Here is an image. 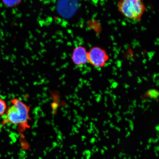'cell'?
I'll return each mask as SVG.
<instances>
[{
	"label": "cell",
	"mask_w": 159,
	"mask_h": 159,
	"mask_svg": "<svg viewBox=\"0 0 159 159\" xmlns=\"http://www.w3.org/2000/svg\"><path fill=\"white\" fill-rule=\"evenodd\" d=\"M11 102V105L7 108L1 124L2 126L7 124L15 125L21 134L30 127V107L18 98L13 99Z\"/></svg>",
	"instance_id": "6da1fadb"
},
{
	"label": "cell",
	"mask_w": 159,
	"mask_h": 159,
	"mask_svg": "<svg viewBox=\"0 0 159 159\" xmlns=\"http://www.w3.org/2000/svg\"><path fill=\"white\" fill-rule=\"evenodd\" d=\"M118 7L124 17L134 21L140 20L146 10L145 4L140 0H122L118 2Z\"/></svg>",
	"instance_id": "7a4b0ae2"
},
{
	"label": "cell",
	"mask_w": 159,
	"mask_h": 159,
	"mask_svg": "<svg viewBox=\"0 0 159 159\" xmlns=\"http://www.w3.org/2000/svg\"><path fill=\"white\" fill-rule=\"evenodd\" d=\"M87 57L88 62L97 68L104 67L109 59L105 50L99 47H91L87 52Z\"/></svg>",
	"instance_id": "3957f363"
},
{
	"label": "cell",
	"mask_w": 159,
	"mask_h": 159,
	"mask_svg": "<svg viewBox=\"0 0 159 159\" xmlns=\"http://www.w3.org/2000/svg\"><path fill=\"white\" fill-rule=\"evenodd\" d=\"M87 52L84 47L79 46L73 50L72 55L73 62L78 66H82L88 63Z\"/></svg>",
	"instance_id": "277c9868"
},
{
	"label": "cell",
	"mask_w": 159,
	"mask_h": 159,
	"mask_svg": "<svg viewBox=\"0 0 159 159\" xmlns=\"http://www.w3.org/2000/svg\"><path fill=\"white\" fill-rule=\"evenodd\" d=\"M7 108V104L5 101L0 98V116L5 115Z\"/></svg>",
	"instance_id": "5b68a950"
},
{
	"label": "cell",
	"mask_w": 159,
	"mask_h": 159,
	"mask_svg": "<svg viewBox=\"0 0 159 159\" xmlns=\"http://www.w3.org/2000/svg\"><path fill=\"white\" fill-rule=\"evenodd\" d=\"M21 1H3V4L6 7H16L21 2Z\"/></svg>",
	"instance_id": "8992f818"
}]
</instances>
